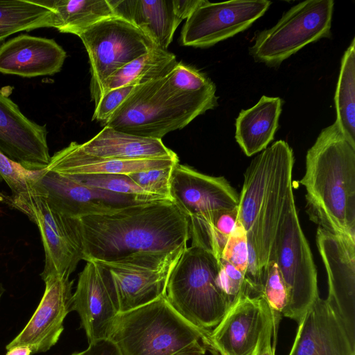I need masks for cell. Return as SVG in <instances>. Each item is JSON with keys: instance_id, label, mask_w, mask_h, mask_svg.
Here are the masks:
<instances>
[{"instance_id": "34", "label": "cell", "mask_w": 355, "mask_h": 355, "mask_svg": "<svg viewBox=\"0 0 355 355\" xmlns=\"http://www.w3.org/2000/svg\"><path fill=\"white\" fill-rule=\"evenodd\" d=\"M168 81L171 87L184 92H196L215 85L205 73L182 62H178L168 75Z\"/></svg>"}, {"instance_id": "7", "label": "cell", "mask_w": 355, "mask_h": 355, "mask_svg": "<svg viewBox=\"0 0 355 355\" xmlns=\"http://www.w3.org/2000/svg\"><path fill=\"white\" fill-rule=\"evenodd\" d=\"M334 2L307 0L287 10L272 27L259 33L250 53L275 67L306 45L331 34Z\"/></svg>"}, {"instance_id": "39", "label": "cell", "mask_w": 355, "mask_h": 355, "mask_svg": "<svg viewBox=\"0 0 355 355\" xmlns=\"http://www.w3.org/2000/svg\"><path fill=\"white\" fill-rule=\"evenodd\" d=\"M84 355H121L116 346L108 339L89 344Z\"/></svg>"}, {"instance_id": "10", "label": "cell", "mask_w": 355, "mask_h": 355, "mask_svg": "<svg viewBox=\"0 0 355 355\" xmlns=\"http://www.w3.org/2000/svg\"><path fill=\"white\" fill-rule=\"evenodd\" d=\"M88 53L90 94L95 105L106 79L119 69L156 46L141 31L117 17L104 19L78 35Z\"/></svg>"}, {"instance_id": "31", "label": "cell", "mask_w": 355, "mask_h": 355, "mask_svg": "<svg viewBox=\"0 0 355 355\" xmlns=\"http://www.w3.org/2000/svg\"><path fill=\"white\" fill-rule=\"evenodd\" d=\"M68 176L89 187L130 197L137 202L170 200L144 190L127 175L99 174Z\"/></svg>"}, {"instance_id": "32", "label": "cell", "mask_w": 355, "mask_h": 355, "mask_svg": "<svg viewBox=\"0 0 355 355\" xmlns=\"http://www.w3.org/2000/svg\"><path fill=\"white\" fill-rule=\"evenodd\" d=\"M261 296L269 306L273 321V343H276L277 329L287 304V292L277 263L272 261L264 273Z\"/></svg>"}, {"instance_id": "43", "label": "cell", "mask_w": 355, "mask_h": 355, "mask_svg": "<svg viewBox=\"0 0 355 355\" xmlns=\"http://www.w3.org/2000/svg\"><path fill=\"white\" fill-rule=\"evenodd\" d=\"M71 355H84V351L80 352H75V353H73Z\"/></svg>"}, {"instance_id": "22", "label": "cell", "mask_w": 355, "mask_h": 355, "mask_svg": "<svg viewBox=\"0 0 355 355\" xmlns=\"http://www.w3.org/2000/svg\"><path fill=\"white\" fill-rule=\"evenodd\" d=\"M115 16L141 31L158 47L167 50L185 19L178 0H108Z\"/></svg>"}, {"instance_id": "18", "label": "cell", "mask_w": 355, "mask_h": 355, "mask_svg": "<svg viewBox=\"0 0 355 355\" xmlns=\"http://www.w3.org/2000/svg\"><path fill=\"white\" fill-rule=\"evenodd\" d=\"M46 125L28 119L18 105L0 90V153L24 168L47 167L51 156Z\"/></svg>"}, {"instance_id": "6", "label": "cell", "mask_w": 355, "mask_h": 355, "mask_svg": "<svg viewBox=\"0 0 355 355\" xmlns=\"http://www.w3.org/2000/svg\"><path fill=\"white\" fill-rule=\"evenodd\" d=\"M218 261L211 253L191 245L182 252L166 287L173 309L208 340L231 306L218 284Z\"/></svg>"}, {"instance_id": "17", "label": "cell", "mask_w": 355, "mask_h": 355, "mask_svg": "<svg viewBox=\"0 0 355 355\" xmlns=\"http://www.w3.org/2000/svg\"><path fill=\"white\" fill-rule=\"evenodd\" d=\"M170 196L188 220L234 209L239 194L224 177L205 175L178 162L172 171Z\"/></svg>"}, {"instance_id": "8", "label": "cell", "mask_w": 355, "mask_h": 355, "mask_svg": "<svg viewBox=\"0 0 355 355\" xmlns=\"http://www.w3.org/2000/svg\"><path fill=\"white\" fill-rule=\"evenodd\" d=\"M272 261L277 263L287 292V304L282 316L298 324L319 294L316 268L295 202L282 223Z\"/></svg>"}, {"instance_id": "42", "label": "cell", "mask_w": 355, "mask_h": 355, "mask_svg": "<svg viewBox=\"0 0 355 355\" xmlns=\"http://www.w3.org/2000/svg\"><path fill=\"white\" fill-rule=\"evenodd\" d=\"M5 291H6L5 288L3 287V284L0 282V301H1V298L2 295L5 293Z\"/></svg>"}, {"instance_id": "27", "label": "cell", "mask_w": 355, "mask_h": 355, "mask_svg": "<svg viewBox=\"0 0 355 355\" xmlns=\"http://www.w3.org/2000/svg\"><path fill=\"white\" fill-rule=\"evenodd\" d=\"M49 0H0V42L10 35L41 28H53Z\"/></svg>"}, {"instance_id": "38", "label": "cell", "mask_w": 355, "mask_h": 355, "mask_svg": "<svg viewBox=\"0 0 355 355\" xmlns=\"http://www.w3.org/2000/svg\"><path fill=\"white\" fill-rule=\"evenodd\" d=\"M135 86H124L105 92L95 105L92 120L103 124L122 104Z\"/></svg>"}, {"instance_id": "30", "label": "cell", "mask_w": 355, "mask_h": 355, "mask_svg": "<svg viewBox=\"0 0 355 355\" xmlns=\"http://www.w3.org/2000/svg\"><path fill=\"white\" fill-rule=\"evenodd\" d=\"M336 121L346 139L355 146V40L345 51L336 93Z\"/></svg>"}, {"instance_id": "4", "label": "cell", "mask_w": 355, "mask_h": 355, "mask_svg": "<svg viewBox=\"0 0 355 355\" xmlns=\"http://www.w3.org/2000/svg\"><path fill=\"white\" fill-rule=\"evenodd\" d=\"M216 86L196 92L171 87L168 76L136 85L103 125L144 137L162 139L182 129L218 105Z\"/></svg>"}, {"instance_id": "36", "label": "cell", "mask_w": 355, "mask_h": 355, "mask_svg": "<svg viewBox=\"0 0 355 355\" xmlns=\"http://www.w3.org/2000/svg\"><path fill=\"white\" fill-rule=\"evenodd\" d=\"M175 164L132 173L128 176L144 190L172 200L170 182Z\"/></svg>"}, {"instance_id": "19", "label": "cell", "mask_w": 355, "mask_h": 355, "mask_svg": "<svg viewBox=\"0 0 355 355\" xmlns=\"http://www.w3.org/2000/svg\"><path fill=\"white\" fill-rule=\"evenodd\" d=\"M288 355H355V340L334 308L318 296L298 323Z\"/></svg>"}, {"instance_id": "29", "label": "cell", "mask_w": 355, "mask_h": 355, "mask_svg": "<svg viewBox=\"0 0 355 355\" xmlns=\"http://www.w3.org/2000/svg\"><path fill=\"white\" fill-rule=\"evenodd\" d=\"M238 218V207L188 219L191 245L211 253L218 261Z\"/></svg>"}, {"instance_id": "40", "label": "cell", "mask_w": 355, "mask_h": 355, "mask_svg": "<svg viewBox=\"0 0 355 355\" xmlns=\"http://www.w3.org/2000/svg\"><path fill=\"white\" fill-rule=\"evenodd\" d=\"M273 334H269L264 340L257 355H275V344H272Z\"/></svg>"}, {"instance_id": "26", "label": "cell", "mask_w": 355, "mask_h": 355, "mask_svg": "<svg viewBox=\"0 0 355 355\" xmlns=\"http://www.w3.org/2000/svg\"><path fill=\"white\" fill-rule=\"evenodd\" d=\"M178 62L175 54L155 46L110 75L104 83L103 95L113 89L139 85L166 77Z\"/></svg>"}, {"instance_id": "20", "label": "cell", "mask_w": 355, "mask_h": 355, "mask_svg": "<svg viewBox=\"0 0 355 355\" xmlns=\"http://www.w3.org/2000/svg\"><path fill=\"white\" fill-rule=\"evenodd\" d=\"M34 178L49 204L73 218L116 206L140 202L126 196L89 187L70 176L46 168L34 171Z\"/></svg>"}, {"instance_id": "25", "label": "cell", "mask_w": 355, "mask_h": 355, "mask_svg": "<svg viewBox=\"0 0 355 355\" xmlns=\"http://www.w3.org/2000/svg\"><path fill=\"white\" fill-rule=\"evenodd\" d=\"M282 106L280 98L263 96L253 107L240 112L236 119L235 138L247 156L261 152L273 140Z\"/></svg>"}, {"instance_id": "12", "label": "cell", "mask_w": 355, "mask_h": 355, "mask_svg": "<svg viewBox=\"0 0 355 355\" xmlns=\"http://www.w3.org/2000/svg\"><path fill=\"white\" fill-rule=\"evenodd\" d=\"M273 334L270 309L261 296L242 295L229 308L209 336L214 355H257Z\"/></svg>"}, {"instance_id": "37", "label": "cell", "mask_w": 355, "mask_h": 355, "mask_svg": "<svg viewBox=\"0 0 355 355\" xmlns=\"http://www.w3.org/2000/svg\"><path fill=\"white\" fill-rule=\"evenodd\" d=\"M218 282L232 305L242 295H248L245 275L234 266L220 259Z\"/></svg>"}, {"instance_id": "35", "label": "cell", "mask_w": 355, "mask_h": 355, "mask_svg": "<svg viewBox=\"0 0 355 355\" xmlns=\"http://www.w3.org/2000/svg\"><path fill=\"white\" fill-rule=\"evenodd\" d=\"M220 259L226 261L245 275L248 263L246 231L238 220L223 248Z\"/></svg>"}, {"instance_id": "11", "label": "cell", "mask_w": 355, "mask_h": 355, "mask_svg": "<svg viewBox=\"0 0 355 355\" xmlns=\"http://www.w3.org/2000/svg\"><path fill=\"white\" fill-rule=\"evenodd\" d=\"M184 249L170 252H134L112 260L93 261L108 276L120 313L164 295L169 276Z\"/></svg>"}, {"instance_id": "9", "label": "cell", "mask_w": 355, "mask_h": 355, "mask_svg": "<svg viewBox=\"0 0 355 355\" xmlns=\"http://www.w3.org/2000/svg\"><path fill=\"white\" fill-rule=\"evenodd\" d=\"M5 202L36 224L40 232L45 259L41 278L69 277L83 260V248L76 218L53 208L42 193L21 196H4Z\"/></svg>"}, {"instance_id": "15", "label": "cell", "mask_w": 355, "mask_h": 355, "mask_svg": "<svg viewBox=\"0 0 355 355\" xmlns=\"http://www.w3.org/2000/svg\"><path fill=\"white\" fill-rule=\"evenodd\" d=\"M71 311L78 314L89 345L108 339L119 309L111 282L95 261H86L78 275Z\"/></svg>"}, {"instance_id": "2", "label": "cell", "mask_w": 355, "mask_h": 355, "mask_svg": "<svg viewBox=\"0 0 355 355\" xmlns=\"http://www.w3.org/2000/svg\"><path fill=\"white\" fill-rule=\"evenodd\" d=\"M83 260H112L134 252L187 247L189 223L171 200L114 207L76 218Z\"/></svg>"}, {"instance_id": "28", "label": "cell", "mask_w": 355, "mask_h": 355, "mask_svg": "<svg viewBox=\"0 0 355 355\" xmlns=\"http://www.w3.org/2000/svg\"><path fill=\"white\" fill-rule=\"evenodd\" d=\"M53 28L78 35L96 23L115 16L108 0H49Z\"/></svg>"}, {"instance_id": "21", "label": "cell", "mask_w": 355, "mask_h": 355, "mask_svg": "<svg viewBox=\"0 0 355 355\" xmlns=\"http://www.w3.org/2000/svg\"><path fill=\"white\" fill-rule=\"evenodd\" d=\"M66 57L54 40L22 34L0 46V73L24 78L51 76L60 71Z\"/></svg>"}, {"instance_id": "33", "label": "cell", "mask_w": 355, "mask_h": 355, "mask_svg": "<svg viewBox=\"0 0 355 355\" xmlns=\"http://www.w3.org/2000/svg\"><path fill=\"white\" fill-rule=\"evenodd\" d=\"M0 177L7 183L13 196H26L37 191L34 171L24 168L1 153Z\"/></svg>"}, {"instance_id": "5", "label": "cell", "mask_w": 355, "mask_h": 355, "mask_svg": "<svg viewBox=\"0 0 355 355\" xmlns=\"http://www.w3.org/2000/svg\"><path fill=\"white\" fill-rule=\"evenodd\" d=\"M108 340L121 355H205L209 340L182 318L165 295L118 314Z\"/></svg>"}, {"instance_id": "14", "label": "cell", "mask_w": 355, "mask_h": 355, "mask_svg": "<svg viewBox=\"0 0 355 355\" xmlns=\"http://www.w3.org/2000/svg\"><path fill=\"white\" fill-rule=\"evenodd\" d=\"M316 244L327 273L326 300L355 340V237L318 227Z\"/></svg>"}, {"instance_id": "24", "label": "cell", "mask_w": 355, "mask_h": 355, "mask_svg": "<svg viewBox=\"0 0 355 355\" xmlns=\"http://www.w3.org/2000/svg\"><path fill=\"white\" fill-rule=\"evenodd\" d=\"M80 146L90 155L109 159L178 158L162 139L128 134L107 126L89 141L80 144Z\"/></svg>"}, {"instance_id": "44", "label": "cell", "mask_w": 355, "mask_h": 355, "mask_svg": "<svg viewBox=\"0 0 355 355\" xmlns=\"http://www.w3.org/2000/svg\"><path fill=\"white\" fill-rule=\"evenodd\" d=\"M1 180H1V177H0V182H1Z\"/></svg>"}, {"instance_id": "23", "label": "cell", "mask_w": 355, "mask_h": 355, "mask_svg": "<svg viewBox=\"0 0 355 355\" xmlns=\"http://www.w3.org/2000/svg\"><path fill=\"white\" fill-rule=\"evenodd\" d=\"M179 162V159H116L98 157L86 153L80 144L71 142L51 156L48 170L65 175L132 173Z\"/></svg>"}, {"instance_id": "13", "label": "cell", "mask_w": 355, "mask_h": 355, "mask_svg": "<svg viewBox=\"0 0 355 355\" xmlns=\"http://www.w3.org/2000/svg\"><path fill=\"white\" fill-rule=\"evenodd\" d=\"M270 4L267 0L221 3L202 0L186 19L181 43L186 46H211L246 30L263 15Z\"/></svg>"}, {"instance_id": "16", "label": "cell", "mask_w": 355, "mask_h": 355, "mask_svg": "<svg viewBox=\"0 0 355 355\" xmlns=\"http://www.w3.org/2000/svg\"><path fill=\"white\" fill-rule=\"evenodd\" d=\"M43 296L32 317L20 333L6 347L28 346L33 354L45 352L58 341L64 320L71 311L72 286L69 277L50 276L43 279Z\"/></svg>"}, {"instance_id": "3", "label": "cell", "mask_w": 355, "mask_h": 355, "mask_svg": "<svg viewBox=\"0 0 355 355\" xmlns=\"http://www.w3.org/2000/svg\"><path fill=\"white\" fill-rule=\"evenodd\" d=\"M304 186L311 220L329 232L355 237V146L338 124L324 128L306 156Z\"/></svg>"}, {"instance_id": "41", "label": "cell", "mask_w": 355, "mask_h": 355, "mask_svg": "<svg viewBox=\"0 0 355 355\" xmlns=\"http://www.w3.org/2000/svg\"><path fill=\"white\" fill-rule=\"evenodd\" d=\"M31 349L28 346H17L7 350L6 355H31Z\"/></svg>"}, {"instance_id": "1", "label": "cell", "mask_w": 355, "mask_h": 355, "mask_svg": "<svg viewBox=\"0 0 355 355\" xmlns=\"http://www.w3.org/2000/svg\"><path fill=\"white\" fill-rule=\"evenodd\" d=\"M293 165L292 148L279 140L258 154L244 173L237 219L246 231L248 263L245 278L254 293L261 290L282 223L295 202Z\"/></svg>"}]
</instances>
